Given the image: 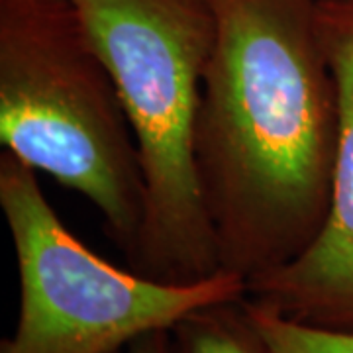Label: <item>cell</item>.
Segmentation results:
<instances>
[{
	"instance_id": "6da1fadb",
	"label": "cell",
	"mask_w": 353,
	"mask_h": 353,
	"mask_svg": "<svg viewBox=\"0 0 353 353\" xmlns=\"http://www.w3.org/2000/svg\"><path fill=\"white\" fill-rule=\"evenodd\" d=\"M210 4L194 159L222 269L252 281L299 259L326 224L338 88L318 0Z\"/></svg>"
},
{
	"instance_id": "ba28073f",
	"label": "cell",
	"mask_w": 353,
	"mask_h": 353,
	"mask_svg": "<svg viewBox=\"0 0 353 353\" xmlns=\"http://www.w3.org/2000/svg\"><path fill=\"white\" fill-rule=\"evenodd\" d=\"M118 353H173V338L171 330H153L134 341Z\"/></svg>"
},
{
	"instance_id": "3957f363",
	"label": "cell",
	"mask_w": 353,
	"mask_h": 353,
	"mask_svg": "<svg viewBox=\"0 0 353 353\" xmlns=\"http://www.w3.org/2000/svg\"><path fill=\"white\" fill-rule=\"evenodd\" d=\"M0 141L85 196L132 261L145 216L138 145L69 0H0Z\"/></svg>"
},
{
	"instance_id": "8992f818",
	"label": "cell",
	"mask_w": 353,
	"mask_h": 353,
	"mask_svg": "<svg viewBox=\"0 0 353 353\" xmlns=\"http://www.w3.org/2000/svg\"><path fill=\"white\" fill-rule=\"evenodd\" d=\"M243 299L202 306L181 318L171 328L173 353H273L245 312Z\"/></svg>"
},
{
	"instance_id": "277c9868",
	"label": "cell",
	"mask_w": 353,
	"mask_h": 353,
	"mask_svg": "<svg viewBox=\"0 0 353 353\" xmlns=\"http://www.w3.org/2000/svg\"><path fill=\"white\" fill-rule=\"evenodd\" d=\"M0 208L20 279L18 324L0 353H118L192 310L248 296V281L224 269L173 285L108 263L61 222L38 171L8 152L0 155Z\"/></svg>"
},
{
	"instance_id": "5b68a950",
	"label": "cell",
	"mask_w": 353,
	"mask_h": 353,
	"mask_svg": "<svg viewBox=\"0 0 353 353\" xmlns=\"http://www.w3.org/2000/svg\"><path fill=\"white\" fill-rule=\"evenodd\" d=\"M316 16L340 114L328 218L299 259L248 281V296L294 322L353 334V0H318Z\"/></svg>"
},
{
	"instance_id": "7a4b0ae2",
	"label": "cell",
	"mask_w": 353,
	"mask_h": 353,
	"mask_svg": "<svg viewBox=\"0 0 353 353\" xmlns=\"http://www.w3.org/2000/svg\"><path fill=\"white\" fill-rule=\"evenodd\" d=\"M132 126L145 216L128 269L187 285L222 271L202 199L194 130L216 41L210 0H69Z\"/></svg>"
},
{
	"instance_id": "52a82bcc",
	"label": "cell",
	"mask_w": 353,
	"mask_h": 353,
	"mask_svg": "<svg viewBox=\"0 0 353 353\" xmlns=\"http://www.w3.org/2000/svg\"><path fill=\"white\" fill-rule=\"evenodd\" d=\"M243 308L273 353H353L350 332L306 326L250 296L243 299Z\"/></svg>"
}]
</instances>
